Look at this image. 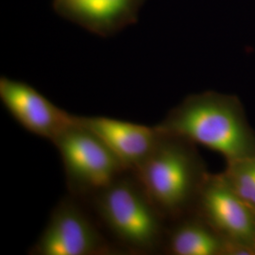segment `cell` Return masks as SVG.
<instances>
[{
    "label": "cell",
    "mask_w": 255,
    "mask_h": 255,
    "mask_svg": "<svg viewBox=\"0 0 255 255\" xmlns=\"http://www.w3.org/2000/svg\"><path fill=\"white\" fill-rule=\"evenodd\" d=\"M225 157L227 163L255 156V131L236 96L207 91L188 96L156 125Z\"/></svg>",
    "instance_id": "obj_1"
},
{
    "label": "cell",
    "mask_w": 255,
    "mask_h": 255,
    "mask_svg": "<svg viewBox=\"0 0 255 255\" xmlns=\"http://www.w3.org/2000/svg\"><path fill=\"white\" fill-rule=\"evenodd\" d=\"M161 131L154 149L135 175L164 219H181L193 213L208 172L195 144Z\"/></svg>",
    "instance_id": "obj_2"
},
{
    "label": "cell",
    "mask_w": 255,
    "mask_h": 255,
    "mask_svg": "<svg viewBox=\"0 0 255 255\" xmlns=\"http://www.w3.org/2000/svg\"><path fill=\"white\" fill-rule=\"evenodd\" d=\"M126 172L91 196L94 207L123 245L137 252H153L165 237V219L135 175Z\"/></svg>",
    "instance_id": "obj_3"
},
{
    "label": "cell",
    "mask_w": 255,
    "mask_h": 255,
    "mask_svg": "<svg viewBox=\"0 0 255 255\" xmlns=\"http://www.w3.org/2000/svg\"><path fill=\"white\" fill-rule=\"evenodd\" d=\"M60 152L70 189L82 196H93L128 171L99 137L75 122L54 142Z\"/></svg>",
    "instance_id": "obj_4"
},
{
    "label": "cell",
    "mask_w": 255,
    "mask_h": 255,
    "mask_svg": "<svg viewBox=\"0 0 255 255\" xmlns=\"http://www.w3.org/2000/svg\"><path fill=\"white\" fill-rule=\"evenodd\" d=\"M193 213L228 243V255H255V211L223 174L207 175Z\"/></svg>",
    "instance_id": "obj_5"
},
{
    "label": "cell",
    "mask_w": 255,
    "mask_h": 255,
    "mask_svg": "<svg viewBox=\"0 0 255 255\" xmlns=\"http://www.w3.org/2000/svg\"><path fill=\"white\" fill-rule=\"evenodd\" d=\"M34 255H96L113 250L83 210L70 199L59 202L35 244Z\"/></svg>",
    "instance_id": "obj_6"
},
{
    "label": "cell",
    "mask_w": 255,
    "mask_h": 255,
    "mask_svg": "<svg viewBox=\"0 0 255 255\" xmlns=\"http://www.w3.org/2000/svg\"><path fill=\"white\" fill-rule=\"evenodd\" d=\"M0 100L22 127L52 143L75 122V117L57 107L26 82L2 77Z\"/></svg>",
    "instance_id": "obj_7"
},
{
    "label": "cell",
    "mask_w": 255,
    "mask_h": 255,
    "mask_svg": "<svg viewBox=\"0 0 255 255\" xmlns=\"http://www.w3.org/2000/svg\"><path fill=\"white\" fill-rule=\"evenodd\" d=\"M77 120L109 147L128 171H133L143 164L161 136L156 126L105 117H77Z\"/></svg>",
    "instance_id": "obj_8"
},
{
    "label": "cell",
    "mask_w": 255,
    "mask_h": 255,
    "mask_svg": "<svg viewBox=\"0 0 255 255\" xmlns=\"http://www.w3.org/2000/svg\"><path fill=\"white\" fill-rule=\"evenodd\" d=\"M146 0H53L56 13L93 34L109 37L134 24Z\"/></svg>",
    "instance_id": "obj_9"
},
{
    "label": "cell",
    "mask_w": 255,
    "mask_h": 255,
    "mask_svg": "<svg viewBox=\"0 0 255 255\" xmlns=\"http://www.w3.org/2000/svg\"><path fill=\"white\" fill-rule=\"evenodd\" d=\"M191 214L176 219L173 227L165 233L169 254L228 255V243L205 220L195 213Z\"/></svg>",
    "instance_id": "obj_10"
},
{
    "label": "cell",
    "mask_w": 255,
    "mask_h": 255,
    "mask_svg": "<svg viewBox=\"0 0 255 255\" xmlns=\"http://www.w3.org/2000/svg\"><path fill=\"white\" fill-rule=\"evenodd\" d=\"M222 174L237 195L255 211V156L227 163Z\"/></svg>",
    "instance_id": "obj_11"
}]
</instances>
